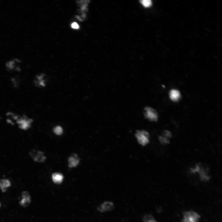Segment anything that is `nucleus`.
I'll return each instance as SVG.
<instances>
[{"label":"nucleus","instance_id":"1","mask_svg":"<svg viewBox=\"0 0 222 222\" xmlns=\"http://www.w3.org/2000/svg\"><path fill=\"white\" fill-rule=\"evenodd\" d=\"M33 120L25 115L19 116L16 121L19 128L26 130L29 129L32 125Z\"/></svg>","mask_w":222,"mask_h":222},{"label":"nucleus","instance_id":"2","mask_svg":"<svg viewBox=\"0 0 222 222\" xmlns=\"http://www.w3.org/2000/svg\"><path fill=\"white\" fill-rule=\"evenodd\" d=\"M201 216L197 212L192 210L185 211L183 213L182 222H199Z\"/></svg>","mask_w":222,"mask_h":222},{"label":"nucleus","instance_id":"3","mask_svg":"<svg viewBox=\"0 0 222 222\" xmlns=\"http://www.w3.org/2000/svg\"><path fill=\"white\" fill-rule=\"evenodd\" d=\"M139 143L143 146H145L149 142V134L147 131L138 130L135 134Z\"/></svg>","mask_w":222,"mask_h":222},{"label":"nucleus","instance_id":"4","mask_svg":"<svg viewBox=\"0 0 222 222\" xmlns=\"http://www.w3.org/2000/svg\"><path fill=\"white\" fill-rule=\"evenodd\" d=\"M144 115L146 119L151 121H156L158 119L156 111L151 107H146L144 108Z\"/></svg>","mask_w":222,"mask_h":222},{"label":"nucleus","instance_id":"5","mask_svg":"<svg viewBox=\"0 0 222 222\" xmlns=\"http://www.w3.org/2000/svg\"><path fill=\"white\" fill-rule=\"evenodd\" d=\"M44 154L42 152L33 150L30 152L29 155L35 161L42 163L44 162L46 158Z\"/></svg>","mask_w":222,"mask_h":222},{"label":"nucleus","instance_id":"6","mask_svg":"<svg viewBox=\"0 0 222 222\" xmlns=\"http://www.w3.org/2000/svg\"><path fill=\"white\" fill-rule=\"evenodd\" d=\"M46 77L44 74L38 75L35 77L33 81L35 85L39 88L46 87Z\"/></svg>","mask_w":222,"mask_h":222},{"label":"nucleus","instance_id":"7","mask_svg":"<svg viewBox=\"0 0 222 222\" xmlns=\"http://www.w3.org/2000/svg\"><path fill=\"white\" fill-rule=\"evenodd\" d=\"M114 205L112 202H105L98 206L97 209L99 212H105L111 211L114 209Z\"/></svg>","mask_w":222,"mask_h":222},{"label":"nucleus","instance_id":"8","mask_svg":"<svg viewBox=\"0 0 222 222\" xmlns=\"http://www.w3.org/2000/svg\"><path fill=\"white\" fill-rule=\"evenodd\" d=\"M31 201L29 193L24 191L22 194V199L20 202V205L23 207H26L29 205Z\"/></svg>","mask_w":222,"mask_h":222},{"label":"nucleus","instance_id":"9","mask_svg":"<svg viewBox=\"0 0 222 222\" xmlns=\"http://www.w3.org/2000/svg\"><path fill=\"white\" fill-rule=\"evenodd\" d=\"M68 166L70 168H74L78 166L80 162V158L75 154H72L68 159Z\"/></svg>","mask_w":222,"mask_h":222},{"label":"nucleus","instance_id":"10","mask_svg":"<svg viewBox=\"0 0 222 222\" xmlns=\"http://www.w3.org/2000/svg\"><path fill=\"white\" fill-rule=\"evenodd\" d=\"M52 178L53 182L57 184H60L62 183L64 180V176L60 173H56L53 174Z\"/></svg>","mask_w":222,"mask_h":222},{"label":"nucleus","instance_id":"11","mask_svg":"<svg viewBox=\"0 0 222 222\" xmlns=\"http://www.w3.org/2000/svg\"><path fill=\"white\" fill-rule=\"evenodd\" d=\"M11 184L10 180L8 179H0V189L3 192H5L8 188L11 186Z\"/></svg>","mask_w":222,"mask_h":222},{"label":"nucleus","instance_id":"12","mask_svg":"<svg viewBox=\"0 0 222 222\" xmlns=\"http://www.w3.org/2000/svg\"><path fill=\"white\" fill-rule=\"evenodd\" d=\"M169 96L172 101L174 102L178 101L180 97V93L177 90L172 89L170 92Z\"/></svg>","mask_w":222,"mask_h":222},{"label":"nucleus","instance_id":"13","mask_svg":"<svg viewBox=\"0 0 222 222\" xmlns=\"http://www.w3.org/2000/svg\"><path fill=\"white\" fill-rule=\"evenodd\" d=\"M53 131L56 135H61L63 134V130L61 126H57L53 128Z\"/></svg>","mask_w":222,"mask_h":222},{"label":"nucleus","instance_id":"14","mask_svg":"<svg viewBox=\"0 0 222 222\" xmlns=\"http://www.w3.org/2000/svg\"><path fill=\"white\" fill-rule=\"evenodd\" d=\"M143 222H157L151 215H147L145 216L143 218Z\"/></svg>","mask_w":222,"mask_h":222},{"label":"nucleus","instance_id":"15","mask_svg":"<svg viewBox=\"0 0 222 222\" xmlns=\"http://www.w3.org/2000/svg\"><path fill=\"white\" fill-rule=\"evenodd\" d=\"M159 140L161 143L163 144H167L170 143L169 139L163 135L159 137Z\"/></svg>","mask_w":222,"mask_h":222},{"label":"nucleus","instance_id":"16","mask_svg":"<svg viewBox=\"0 0 222 222\" xmlns=\"http://www.w3.org/2000/svg\"><path fill=\"white\" fill-rule=\"evenodd\" d=\"M145 7H150L152 4V2L150 0H143L140 1Z\"/></svg>","mask_w":222,"mask_h":222},{"label":"nucleus","instance_id":"17","mask_svg":"<svg viewBox=\"0 0 222 222\" xmlns=\"http://www.w3.org/2000/svg\"><path fill=\"white\" fill-rule=\"evenodd\" d=\"M163 135L169 139L172 136L171 133L168 130H165L163 131Z\"/></svg>","mask_w":222,"mask_h":222},{"label":"nucleus","instance_id":"18","mask_svg":"<svg viewBox=\"0 0 222 222\" xmlns=\"http://www.w3.org/2000/svg\"><path fill=\"white\" fill-rule=\"evenodd\" d=\"M72 28L74 29H78L79 28V25L76 22H74L72 24Z\"/></svg>","mask_w":222,"mask_h":222},{"label":"nucleus","instance_id":"19","mask_svg":"<svg viewBox=\"0 0 222 222\" xmlns=\"http://www.w3.org/2000/svg\"><path fill=\"white\" fill-rule=\"evenodd\" d=\"M1 203H0V207H1Z\"/></svg>","mask_w":222,"mask_h":222}]
</instances>
